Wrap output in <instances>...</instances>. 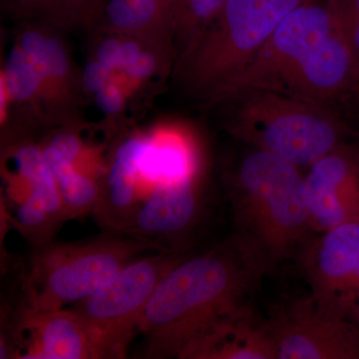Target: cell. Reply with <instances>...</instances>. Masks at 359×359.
<instances>
[{
  "label": "cell",
  "mask_w": 359,
  "mask_h": 359,
  "mask_svg": "<svg viewBox=\"0 0 359 359\" xmlns=\"http://www.w3.org/2000/svg\"><path fill=\"white\" fill-rule=\"evenodd\" d=\"M226 0H183L173 16L174 43L180 55L188 50L216 20Z\"/></svg>",
  "instance_id": "obj_19"
},
{
  "label": "cell",
  "mask_w": 359,
  "mask_h": 359,
  "mask_svg": "<svg viewBox=\"0 0 359 359\" xmlns=\"http://www.w3.org/2000/svg\"><path fill=\"white\" fill-rule=\"evenodd\" d=\"M164 250L171 249L119 233L83 242L50 241L37 245L23 280L20 306L51 311L77 304L142 255Z\"/></svg>",
  "instance_id": "obj_3"
},
{
  "label": "cell",
  "mask_w": 359,
  "mask_h": 359,
  "mask_svg": "<svg viewBox=\"0 0 359 359\" xmlns=\"http://www.w3.org/2000/svg\"><path fill=\"white\" fill-rule=\"evenodd\" d=\"M1 79L8 91L11 103L23 106L28 114L30 113L33 117L45 123L39 72L32 59L18 44H13L7 56Z\"/></svg>",
  "instance_id": "obj_18"
},
{
  "label": "cell",
  "mask_w": 359,
  "mask_h": 359,
  "mask_svg": "<svg viewBox=\"0 0 359 359\" xmlns=\"http://www.w3.org/2000/svg\"><path fill=\"white\" fill-rule=\"evenodd\" d=\"M268 264L238 237L167 271L148 302L140 332L148 358H181L201 335L245 306Z\"/></svg>",
  "instance_id": "obj_1"
},
{
  "label": "cell",
  "mask_w": 359,
  "mask_h": 359,
  "mask_svg": "<svg viewBox=\"0 0 359 359\" xmlns=\"http://www.w3.org/2000/svg\"><path fill=\"white\" fill-rule=\"evenodd\" d=\"M183 359H278L269 325L257 323L245 304L215 323L189 347Z\"/></svg>",
  "instance_id": "obj_16"
},
{
  "label": "cell",
  "mask_w": 359,
  "mask_h": 359,
  "mask_svg": "<svg viewBox=\"0 0 359 359\" xmlns=\"http://www.w3.org/2000/svg\"><path fill=\"white\" fill-rule=\"evenodd\" d=\"M40 148L45 162L55 177L68 170L80 168L85 150L81 137L75 130L68 128L50 135L40 144Z\"/></svg>",
  "instance_id": "obj_22"
},
{
  "label": "cell",
  "mask_w": 359,
  "mask_h": 359,
  "mask_svg": "<svg viewBox=\"0 0 359 359\" xmlns=\"http://www.w3.org/2000/svg\"><path fill=\"white\" fill-rule=\"evenodd\" d=\"M356 62L337 26L295 71L282 93L327 106L356 76Z\"/></svg>",
  "instance_id": "obj_15"
},
{
  "label": "cell",
  "mask_w": 359,
  "mask_h": 359,
  "mask_svg": "<svg viewBox=\"0 0 359 359\" xmlns=\"http://www.w3.org/2000/svg\"><path fill=\"white\" fill-rule=\"evenodd\" d=\"M359 294V273L358 276H356L355 280H354L353 287H351V290H349L348 294Z\"/></svg>",
  "instance_id": "obj_28"
},
{
  "label": "cell",
  "mask_w": 359,
  "mask_h": 359,
  "mask_svg": "<svg viewBox=\"0 0 359 359\" xmlns=\"http://www.w3.org/2000/svg\"><path fill=\"white\" fill-rule=\"evenodd\" d=\"M335 20L340 32L359 57V0H332Z\"/></svg>",
  "instance_id": "obj_23"
},
{
  "label": "cell",
  "mask_w": 359,
  "mask_h": 359,
  "mask_svg": "<svg viewBox=\"0 0 359 359\" xmlns=\"http://www.w3.org/2000/svg\"><path fill=\"white\" fill-rule=\"evenodd\" d=\"M97 29L140 40L170 63L174 46L171 0H106Z\"/></svg>",
  "instance_id": "obj_17"
},
{
  "label": "cell",
  "mask_w": 359,
  "mask_h": 359,
  "mask_svg": "<svg viewBox=\"0 0 359 359\" xmlns=\"http://www.w3.org/2000/svg\"><path fill=\"white\" fill-rule=\"evenodd\" d=\"M320 233L304 250V273L314 297L339 304L359 273V219Z\"/></svg>",
  "instance_id": "obj_13"
},
{
  "label": "cell",
  "mask_w": 359,
  "mask_h": 359,
  "mask_svg": "<svg viewBox=\"0 0 359 359\" xmlns=\"http://www.w3.org/2000/svg\"><path fill=\"white\" fill-rule=\"evenodd\" d=\"M68 219L94 212L100 200L102 178L75 169L56 178Z\"/></svg>",
  "instance_id": "obj_20"
},
{
  "label": "cell",
  "mask_w": 359,
  "mask_h": 359,
  "mask_svg": "<svg viewBox=\"0 0 359 359\" xmlns=\"http://www.w3.org/2000/svg\"><path fill=\"white\" fill-rule=\"evenodd\" d=\"M126 87L117 76H114L102 89L94 94V99L99 109L104 114L116 116L121 114L126 102Z\"/></svg>",
  "instance_id": "obj_24"
},
{
  "label": "cell",
  "mask_w": 359,
  "mask_h": 359,
  "mask_svg": "<svg viewBox=\"0 0 359 359\" xmlns=\"http://www.w3.org/2000/svg\"><path fill=\"white\" fill-rule=\"evenodd\" d=\"M115 75L111 71L100 65L95 58L91 59L85 66L82 73V85H83L84 92L89 94L97 93Z\"/></svg>",
  "instance_id": "obj_26"
},
{
  "label": "cell",
  "mask_w": 359,
  "mask_h": 359,
  "mask_svg": "<svg viewBox=\"0 0 359 359\" xmlns=\"http://www.w3.org/2000/svg\"><path fill=\"white\" fill-rule=\"evenodd\" d=\"M278 359L359 358V337L340 306L314 297L269 323Z\"/></svg>",
  "instance_id": "obj_9"
},
{
  "label": "cell",
  "mask_w": 359,
  "mask_h": 359,
  "mask_svg": "<svg viewBox=\"0 0 359 359\" xmlns=\"http://www.w3.org/2000/svg\"><path fill=\"white\" fill-rule=\"evenodd\" d=\"M60 29L48 23H28L15 42L32 59L41 82L47 124H71L82 101V75L73 65Z\"/></svg>",
  "instance_id": "obj_11"
},
{
  "label": "cell",
  "mask_w": 359,
  "mask_h": 359,
  "mask_svg": "<svg viewBox=\"0 0 359 359\" xmlns=\"http://www.w3.org/2000/svg\"><path fill=\"white\" fill-rule=\"evenodd\" d=\"M203 180L156 187L139 205L128 235L167 248L165 243L185 233L199 218Z\"/></svg>",
  "instance_id": "obj_14"
},
{
  "label": "cell",
  "mask_w": 359,
  "mask_h": 359,
  "mask_svg": "<svg viewBox=\"0 0 359 359\" xmlns=\"http://www.w3.org/2000/svg\"><path fill=\"white\" fill-rule=\"evenodd\" d=\"M44 0H7L13 11L23 16H37Z\"/></svg>",
  "instance_id": "obj_27"
},
{
  "label": "cell",
  "mask_w": 359,
  "mask_h": 359,
  "mask_svg": "<svg viewBox=\"0 0 359 359\" xmlns=\"http://www.w3.org/2000/svg\"><path fill=\"white\" fill-rule=\"evenodd\" d=\"M304 0H226L216 20L180 55L187 90L214 103L266 43L278 25Z\"/></svg>",
  "instance_id": "obj_5"
},
{
  "label": "cell",
  "mask_w": 359,
  "mask_h": 359,
  "mask_svg": "<svg viewBox=\"0 0 359 359\" xmlns=\"http://www.w3.org/2000/svg\"><path fill=\"white\" fill-rule=\"evenodd\" d=\"M184 256L172 250L138 257L72 309L83 320L103 358H124L140 332L158 283Z\"/></svg>",
  "instance_id": "obj_6"
},
{
  "label": "cell",
  "mask_w": 359,
  "mask_h": 359,
  "mask_svg": "<svg viewBox=\"0 0 359 359\" xmlns=\"http://www.w3.org/2000/svg\"><path fill=\"white\" fill-rule=\"evenodd\" d=\"M304 182L313 231L323 233L359 219V168L344 148L309 166Z\"/></svg>",
  "instance_id": "obj_12"
},
{
  "label": "cell",
  "mask_w": 359,
  "mask_h": 359,
  "mask_svg": "<svg viewBox=\"0 0 359 359\" xmlns=\"http://www.w3.org/2000/svg\"><path fill=\"white\" fill-rule=\"evenodd\" d=\"M106 0H44L39 18L60 30L97 27Z\"/></svg>",
  "instance_id": "obj_21"
},
{
  "label": "cell",
  "mask_w": 359,
  "mask_h": 359,
  "mask_svg": "<svg viewBox=\"0 0 359 359\" xmlns=\"http://www.w3.org/2000/svg\"><path fill=\"white\" fill-rule=\"evenodd\" d=\"M105 33L107 37L101 39L97 44L93 58L116 75L121 65L123 35L112 32Z\"/></svg>",
  "instance_id": "obj_25"
},
{
  "label": "cell",
  "mask_w": 359,
  "mask_h": 359,
  "mask_svg": "<svg viewBox=\"0 0 359 359\" xmlns=\"http://www.w3.org/2000/svg\"><path fill=\"white\" fill-rule=\"evenodd\" d=\"M301 168L252 148L233 183L238 237L271 264L292 256L313 231Z\"/></svg>",
  "instance_id": "obj_2"
},
{
  "label": "cell",
  "mask_w": 359,
  "mask_h": 359,
  "mask_svg": "<svg viewBox=\"0 0 359 359\" xmlns=\"http://www.w3.org/2000/svg\"><path fill=\"white\" fill-rule=\"evenodd\" d=\"M224 104L237 138L299 168L340 146L341 126L327 106L268 90L244 91Z\"/></svg>",
  "instance_id": "obj_4"
},
{
  "label": "cell",
  "mask_w": 359,
  "mask_h": 359,
  "mask_svg": "<svg viewBox=\"0 0 359 359\" xmlns=\"http://www.w3.org/2000/svg\"><path fill=\"white\" fill-rule=\"evenodd\" d=\"M2 177L6 182L9 222L35 247L50 242L68 221L57 181L40 145L27 139L6 143Z\"/></svg>",
  "instance_id": "obj_8"
},
{
  "label": "cell",
  "mask_w": 359,
  "mask_h": 359,
  "mask_svg": "<svg viewBox=\"0 0 359 359\" xmlns=\"http://www.w3.org/2000/svg\"><path fill=\"white\" fill-rule=\"evenodd\" d=\"M337 28L332 0H304L287 14L212 104L226 102L249 90L285 91L295 71Z\"/></svg>",
  "instance_id": "obj_7"
},
{
  "label": "cell",
  "mask_w": 359,
  "mask_h": 359,
  "mask_svg": "<svg viewBox=\"0 0 359 359\" xmlns=\"http://www.w3.org/2000/svg\"><path fill=\"white\" fill-rule=\"evenodd\" d=\"M0 349V358L101 359L86 325L72 309L34 311L20 306Z\"/></svg>",
  "instance_id": "obj_10"
}]
</instances>
